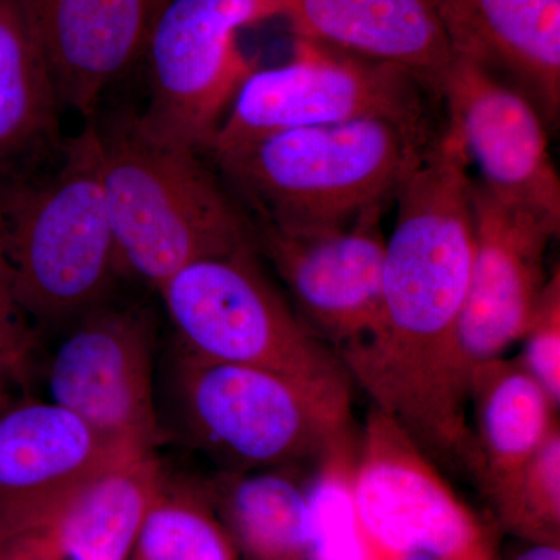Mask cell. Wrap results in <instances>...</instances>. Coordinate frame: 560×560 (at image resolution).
<instances>
[{"label":"cell","instance_id":"obj_16","mask_svg":"<svg viewBox=\"0 0 560 560\" xmlns=\"http://www.w3.org/2000/svg\"><path fill=\"white\" fill-rule=\"evenodd\" d=\"M294 36L396 66L442 101L455 58L434 0H272Z\"/></svg>","mask_w":560,"mask_h":560},{"label":"cell","instance_id":"obj_14","mask_svg":"<svg viewBox=\"0 0 560 560\" xmlns=\"http://www.w3.org/2000/svg\"><path fill=\"white\" fill-rule=\"evenodd\" d=\"M447 121L458 132L480 183L503 200L560 220V179L547 121L533 102L478 62L455 55L442 90Z\"/></svg>","mask_w":560,"mask_h":560},{"label":"cell","instance_id":"obj_26","mask_svg":"<svg viewBox=\"0 0 560 560\" xmlns=\"http://www.w3.org/2000/svg\"><path fill=\"white\" fill-rule=\"evenodd\" d=\"M518 363L560 407V271L551 272L522 340Z\"/></svg>","mask_w":560,"mask_h":560},{"label":"cell","instance_id":"obj_7","mask_svg":"<svg viewBox=\"0 0 560 560\" xmlns=\"http://www.w3.org/2000/svg\"><path fill=\"white\" fill-rule=\"evenodd\" d=\"M440 101L396 66L294 39L287 65L256 69L242 84L208 153H224L278 132L364 119H386L436 132Z\"/></svg>","mask_w":560,"mask_h":560},{"label":"cell","instance_id":"obj_13","mask_svg":"<svg viewBox=\"0 0 560 560\" xmlns=\"http://www.w3.org/2000/svg\"><path fill=\"white\" fill-rule=\"evenodd\" d=\"M164 482L150 453L0 508V560H128Z\"/></svg>","mask_w":560,"mask_h":560},{"label":"cell","instance_id":"obj_9","mask_svg":"<svg viewBox=\"0 0 560 560\" xmlns=\"http://www.w3.org/2000/svg\"><path fill=\"white\" fill-rule=\"evenodd\" d=\"M279 16L272 0H168L145 51L151 97L142 119L161 138L209 151L232 101L257 69L238 33Z\"/></svg>","mask_w":560,"mask_h":560},{"label":"cell","instance_id":"obj_6","mask_svg":"<svg viewBox=\"0 0 560 560\" xmlns=\"http://www.w3.org/2000/svg\"><path fill=\"white\" fill-rule=\"evenodd\" d=\"M158 293L178 334L180 352L187 355L352 389L338 353L305 326L265 275L254 243L228 256L195 261Z\"/></svg>","mask_w":560,"mask_h":560},{"label":"cell","instance_id":"obj_10","mask_svg":"<svg viewBox=\"0 0 560 560\" xmlns=\"http://www.w3.org/2000/svg\"><path fill=\"white\" fill-rule=\"evenodd\" d=\"M77 319L49 363L51 401L106 440L154 452L162 434L153 397V316L139 305L103 301Z\"/></svg>","mask_w":560,"mask_h":560},{"label":"cell","instance_id":"obj_15","mask_svg":"<svg viewBox=\"0 0 560 560\" xmlns=\"http://www.w3.org/2000/svg\"><path fill=\"white\" fill-rule=\"evenodd\" d=\"M60 106L90 116L145 51L167 0H22Z\"/></svg>","mask_w":560,"mask_h":560},{"label":"cell","instance_id":"obj_5","mask_svg":"<svg viewBox=\"0 0 560 560\" xmlns=\"http://www.w3.org/2000/svg\"><path fill=\"white\" fill-rule=\"evenodd\" d=\"M178 386L191 436L228 474L311 467L359 431L352 389L184 352Z\"/></svg>","mask_w":560,"mask_h":560},{"label":"cell","instance_id":"obj_24","mask_svg":"<svg viewBox=\"0 0 560 560\" xmlns=\"http://www.w3.org/2000/svg\"><path fill=\"white\" fill-rule=\"evenodd\" d=\"M501 528L528 544L560 545V427L489 497Z\"/></svg>","mask_w":560,"mask_h":560},{"label":"cell","instance_id":"obj_25","mask_svg":"<svg viewBox=\"0 0 560 560\" xmlns=\"http://www.w3.org/2000/svg\"><path fill=\"white\" fill-rule=\"evenodd\" d=\"M36 335L0 259V411L27 399L35 374Z\"/></svg>","mask_w":560,"mask_h":560},{"label":"cell","instance_id":"obj_20","mask_svg":"<svg viewBox=\"0 0 560 560\" xmlns=\"http://www.w3.org/2000/svg\"><path fill=\"white\" fill-rule=\"evenodd\" d=\"M291 469L228 474L205 486L235 550L248 560H308L311 510Z\"/></svg>","mask_w":560,"mask_h":560},{"label":"cell","instance_id":"obj_17","mask_svg":"<svg viewBox=\"0 0 560 560\" xmlns=\"http://www.w3.org/2000/svg\"><path fill=\"white\" fill-rule=\"evenodd\" d=\"M453 54L517 88L547 125L560 110V0H434Z\"/></svg>","mask_w":560,"mask_h":560},{"label":"cell","instance_id":"obj_11","mask_svg":"<svg viewBox=\"0 0 560 560\" xmlns=\"http://www.w3.org/2000/svg\"><path fill=\"white\" fill-rule=\"evenodd\" d=\"M386 206L345 226L285 232L253 224V242L278 272L300 318L335 352L361 340L381 319Z\"/></svg>","mask_w":560,"mask_h":560},{"label":"cell","instance_id":"obj_1","mask_svg":"<svg viewBox=\"0 0 560 560\" xmlns=\"http://www.w3.org/2000/svg\"><path fill=\"white\" fill-rule=\"evenodd\" d=\"M470 161L458 132L444 127L397 191L386 238L382 313L371 334L375 355L405 374H430L458 353L475 219Z\"/></svg>","mask_w":560,"mask_h":560},{"label":"cell","instance_id":"obj_28","mask_svg":"<svg viewBox=\"0 0 560 560\" xmlns=\"http://www.w3.org/2000/svg\"><path fill=\"white\" fill-rule=\"evenodd\" d=\"M167 2H168V0H167Z\"/></svg>","mask_w":560,"mask_h":560},{"label":"cell","instance_id":"obj_2","mask_svg":"<svg viewBox=\"0 0 560 560\" xmlns=\"http://www.w3.org/2000/svg\"><path fill=\"white\" fill-rule=\"evenodd\" d=\"M95 128L121 276L160 291L195 261L253 245V221L206 168L201 153L161 138L132 109Z\"/></svg>","mask_w":560,"mask_h":560},{"label":"cell","instance_id":"obj_12","mask_svg":"<svg viewBox=\"0 0 560 560\" xmlns=\"http://www.w3.org/2000/svg\"><path fill=\"white\" fill-rule=\"evenodd\" d=\"M475 243L458 341L466 370L521 341L550 275L545 267L560 220L471 184Z\"/></svg>","mask_w":560,"mask_h":560},{"label":"cell","instance_id":"obj_21","mask_svg":"<svg viewBox=\"0 0 560 560\" xmlns=\"http://www.w3.org/2000/svg\"><path fill=\"white\" fill-rule=\"evenodd\" d=\"M60 108L22 0H0V172L57 142Z\"/></svg>","mask_w":560,"mask_h":560},{"label":"cell","instance_id":"obj_4","mask_svg":"<svg viewBox=\"0 0 560 560\" xmlns=\"http://www.w3.org/2000/svg\"><path fill=\"white\" fill-rule=\"evenodd\" d=\"M0 259L28 319L58 324L106 301L121 276L94 121L44 178L0 172Z\"/></svg>","mask_w":560,"mask_h":560},{"label":"cell","instance_id":"obj_8","mask_svg":"<svg viewBox=\"0 0 560 560\" xmlns=\"http://www.w3.org/2000/svg\"><path fill=\"white\" fill-rule=\"evenodd\" d=\"M353 500L375 560H497L488 530L441 467L374 407L360 430Z\"/></svg>","mask_w":560,"mask_h":560},{"label":"cell","instance_id":"obj_23","mask_svg":"<svg viewBox=\"0 0 560 560\" xmlns=\"http://www.w3.org/2000/svg\"><path fill=\"white\" fill-rule=\"evenodd\" d=\"M359 448L360 430L308 467L312 474L304 481L311 510L308 560H375L353 500Z\"/></svg>","mask_w":560,"mask_h":560},{"label":"cell","instance_id":"obj_18","mask_svg":"<svg viewBox=\"0 0 560 560\" xmlns=\"http://www.w3.org/2000/svg\"><path fill=\"white\" fill-rule=\"evenodd\" d=\"M145 455L150 453L106 440L55 401H14L0 411V508Z\"/></svg>","mask_w":560,"mask_h":560},{"label":"cell","instance_id":"obj_22","mask_svg":"<svg viewBox=\"0 0 560 560\" xmlns=\"http://www.w3.org/2000/svg\"><path fill=\"white\" fill-rule=\"evenodd\" d=\"M128 560H237L206 489L165 480Z\"/></svg>","mask_w":560,"mask_h":560},{"label":"cell","instance_id":"obj_19","mask_svg":"<svg viewBox=\"0 0 560 560\" xmlns=\"http://www.w3.org/2000/svg\"><path fill=\"white\" fill-rule=\"evenodd\" d=\"M471 480L486 500L506 485L559 429V408L518 360L486 361L469 382Z\"/></svg>","mask_w":560,"mask_h":560},{"label":"cell","instance_id":"obj_3","mask_svg":"<svg viewBox=\"0 0 560 560\" xmlns=\"http://www.w3.org/2000/svg\"><path fill=\"white\" fill-rule=\"evenodd\" d=\"M441 130L346 121L278 132L212 158L257 223L323 231L388 206Z\"/></svg>","mask_w":560,"mask_h":560},{"label":"cell","instance_id":"obj_27","mask_svg":"<svg viewBox=\"0 0 560 560\" xmlns=\"http://www.w3.org/2000/svg\"><path fill=\"white\" fill-rule=\"evenodd\" d=\"M511 560H560V545L528 544L525 550Z\"/></svg>","mask_w":560,"mask_h":560}]
</instances>
